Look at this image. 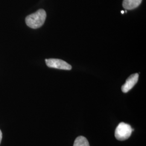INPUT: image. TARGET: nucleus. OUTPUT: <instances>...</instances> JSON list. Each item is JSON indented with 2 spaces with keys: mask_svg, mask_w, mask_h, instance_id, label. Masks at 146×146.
Wrapping results in <instances>:
<instances>
[{
  "mask_svg": "<svg viewBox=\"0 0 146 146\" xmlns=\"http://www.w3.org/2000/svg\"><path fill=\"white\" fill-rule=\"evenodd\" d=\"M46 16V13L44 10L39 9L35 13L27 16V25L33 29L38 28L44 24Z\"/></svg>",
  "mask_w": 146,
  "mask_h": 146,
  "instance_id": "obj_1",
  "label": "nucleus"
},
{
  "mask_svg": "<svg viewBox=\"0 0 146 146\" xmlns=\"http://www.w3.org/2000/svg\"><path fill=\"white\" fill-rule=\"evenodd\" d=\"M139 80V74L136 73L131 75V76L126 80L125 84H124L121 89L123 93H126L134 87L137 82Z\"/></svg>",
  "mask_w": 146,
  "mask_h": 146,
  "instance_id": "obj_4",
  "label": "nucleus"
},
{
  "mask_svg": "<svg viewBox=\"0 0 146 146\" xmlns=\"http://www.w3.org/2000/svg\"><path fill=\"white\" fill-rule=\"evenodd\" d=\"M47 66L50 68H56L62 70H71L72 66L68 63L60 59L49 58L46 60Z\"/></svg>",
  "mask_w": 146,
  "mask_h": 146,
  "instance_id": "obj_3",
  "label": "nucleus"
},
{
  "mask_svg": "<svg viewBox=\"0 0 146 146\" xmlns=\"http://www.w3.org/2000/svg\"><path fill=\"white\" fill-rule=\"evenodd\" d=\"M73 146H90L87 139L82 136L78 137L74 143Z\"/></svg>",
  "mask_w": 146,
  "mask_h": 146,
  "instance_id": "obj_6",
  "label": "nucleus"
},
{
  "mask_svg": "<svg viewBox=\"0 0 146 146\" xmlns=\"http://www.w3.org/2000/svg\"><path fill=\"white\" fill-rule=\"evenodd\" d=\"M2 132L0 130V143H1V142L2 140Z\"/></svg>",
  "mask_w": 146,
  "mask_h": 146,
  "instance_id": "obj_7",
  "label": "nucleus"
},
{
  "mask_svg": "<svg viewBox=\"0 0 146 146\" xmlns=\"http://www.w3.org/2000/svg\"><path fill=\"white\" fill-rule=\"evenodd\" d=\"M134 129L131 128V125L125 122H121L116 128L115 137L119 141H124L130 137Z\"/></svg>",
  "mask_w": 146,
  "mask_h": 146,
  "instance_id": "obj_2",
  "label": "nucleus"
},
{
  "mask_svg": "<svg viewBox=\"0 0 146 146\" xmlns=\"http://www.w3.org/2000/svg\"><path fill=\"white\" fill-rule=\"evenodd\" d=\"M121 13H122V14H123V13H124V11H121Z\"/></svg>",
  "mask_w": 146,
  "mask_h": 146,
  "instance_id": "obj_8",
  "label": "nucleus"
},
{
  "mask_svg": "<svg viewBox=\"0 0 146 146\" xmlns=\"http://www.w3.org/2000/svg\"><path fill=\"white\" fill-rule=\"evenodd\" d=\"M142 0H123L122 5L126 10H132L141 4Z\"/></svg>",
  "mask_w": 146,
  "mask_h": 146,
  "instance_id": "obj_5",
  "label": "nucleus"
}]
</instances>
